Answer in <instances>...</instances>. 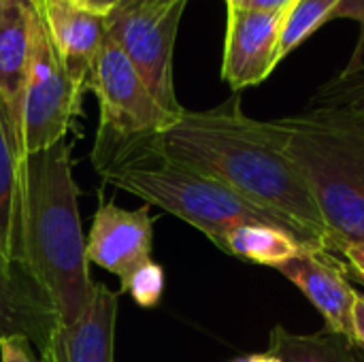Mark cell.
Returning a JSON list of instances; mask_svg holds the SVG:
<instances>
[{
    "label": "cell",
    "instance_id": "obj_1",
    "mask_svg": "<svg viewBox=\"0 0 364 362\" xmlns=\"http://www.w3.org/2000/svg\"><path fill=\"white\" fill-rule=\"evenodd\" d=\"M147 149L162 162L226 183L294 224L314 247L335 254L333 235L301 169L286 151L277 122L247 117L239 98L207 111L183 109L147 139Z\"/></svg>",
    "mask_w": 364,
    "mask_h": 362
},
{
    "label": "cell",
    "instance_id": "obj_2",
    "mask_svg": "<svg viewBox=\"0 0 364 362\" xmlns=\"http://www.w3.org/2000/svg\"><path fill=\"white\" fill-rule=\"evenodd\" d=\"M17 260L49 294L62 326H73L92 299L94 282L68 141L19 160Z\"/></svg>",
    "mask_w": 364,
    "mask_h": 362
},
{
    "label": "cell",
    "instance_id": "obj_3",
    "mask_svg": "<svg viewBox=\"0 0 364 362\" xmlns=\"http://www.w3.org/2000/svg\"><path fill=\"white\" fill-rule=\"evenodd\" d=\"M335 241L364 243V115L322 90L299 115L275 119Z\"/></svg>",
    "mask_w": 364,
    "mask_h": 362
},
{
    "label": "cell",
    "instance_id": "obj_4",
    "mask_svg": "<svg viewBox=\"0 0 364 362\" xmlns=\"http://www.w3.org/2000/svg\"><path fill=\"white\" fill-rule=\"evenodd\" d=\"M83 92L60 60L38 11L21 107V158L66 141L81 113Z\"/></svg>",
    "mask_w": 364,
    "mask_h": 362
},
{
    "label": "cell",
    "instance_id": "obj_5",
    "mask_svg": "<svg viewBox=\"0 0 364 362\" xmlns=\"http://www.w3.org/2000/svg\"><path fill=\"white\" fill-rule=\"evenodd\" d=\"M87 90L96 94L100 109L96 141L149 139L175 119L151 96L126 53L109 36L92 64Z\"/></svg>",
    "mask_w": 364,
    "mask_h": 362
},
{
    "label": "cell",
    "instance_id": "obj_6",
    "mask_svg": "<svg viewBox=\"0 0 364 362\" xmlns=\"http://www.w3.org/2000/svg\"><path fill=\"white\" fill-rule=\"evenodd\" d=\"M188 0L141 6L113 13L107 36L126 53L151 96L171 115H181L183 107L175 94L173 51L177 30Z\"/></svg>",
    "mask_w": 364,
    "mask_h": 362
},
{
    "label": "cell",
    "instance_id": "obj_7",
    "mask_svg": "<svg viewBox=\"0 0 364 362\" xmlns=\"http://www.w3.org/2000/svg\"><path fill=\"white\" fill-rule=\"evenodd\" d=\"M286 15L228 6L222 79L235 92L260 85L275 70Z\"/></svg>",
    "mask_w": 364,
    "mask_h": 362
},
{
    "label": "cell",
    "instance_id": "obj_8",
    "mask_svg": "<svg viewBox=\"0 0 364 362\" xmlns=\"http://www.w3.org/2000/svg\"><path fill=\"white\" fill-rule=\"evenodd\" d=\"M151 205L122 209L113 201H102L94 213L87 239V262L109 271L119 282L151 260L154 220Z\"/></svg>",
    "mask_w": 364,
    "mask_h": 362
},
{
    "label": "cell",
    "instance_id": "obj_9",
    "mask_svg": "<svg viewBox=\"0 0 364 362\" xmlns=\"http://www.w3.org/2000/svg\"><path fill=\"white\" fill-rule=\"evenodd\" d=\"M277 271L290 280L320 312L326 324L324 331L354 344L352 312L358 292L346 280V265L337 258V254L320 247H305L294 260Z\"/></svg>",
    "mask_w": 364,
    "mask_h": 362
},
{
    "label": "cell",
    "instance_id": "obj_10",
    "mask_svg": "<svg viewBox=\"0 0 364 362\" xmlns=\"http://www.w3.org/2000/svg\"><path fill=\"white\" fill-rule=\"evenodd\" d=\"M60 326L53 301L28 267L0 254V337H26L41 356Z\"/></svg>",
    "mask_w": 364,
    "mask_h": 362
},
{
    "label": "cell",
    "instance_id": "obj_11",
    "mask_svg": "<svg viewBox=\"0 0 364 362\" xmlns=\"http://www.w3.org/2000/svg\"><path fill=\"white\" fill-rule=\"evenodd\" d=\"M34 0H0V107L21 156V107L32 60Z\"/></svg>",
    "mask_w": 364,
    "mask_h": 362
},
{
    "label": "cell",
    "instance_id": "obj_12",
    "mask_svg": "<svg viewBox=\"0 0 364 362\" xmlns=\"http://www.w3.org/2000/svg\"><path fill=\"white\" fill-rule=\"evenodd\" d=\"M36 6L60 60L87 90L92 64L107 38L109 17L96 15L75 0H38Z\"/></svg>",
    "mask_w": 364,
    "mask_h": 362
},
{
    "label": "cell",
    "instance_id": "obj_13",
    "mask_svg": "<svg viewBox=\"0 0 364 362\" xmlns=\"http://www.w3.org/2000/svg\"><path fill=\"white\" fill-rule=\"evenodd\" d=\"M119 292L94 282L92 299L73 326H60L41 362H113Z\"/></svg>",
    "mask_w": 364,
    "mask_h": 362
},
{
    "label": "cell",
    "instance_id": "obj_14",
    "mask_svg": "<svg viewBox=\"0 0 364 362\" xmlns=\"http://www.w3.org/2000/svg\"><path fill=\"white\" fill-rule=\"evenodd\" d=\"M213 245L239 260L273 269H282L309 247L290 230L271 224H241L224 233Z\"/></svg>",
    "mask_w": 364,
    "mask_h": 362
},
{
    "label": "cell",
    "instance_id": "obj_15",
    "mask_svg": "<svg viewBox=\"0 0 364 362\" xmlns=\"http://www.w3.org/2000/svg\"><path fill=\"white\" fill-rule=\"evenodd\" d=\"M352 341L322 331L316 335H299L284 326L271 331L269 352L277 354L282 362H364Z\"/></svg>",
    "mask_w": 364,
    "mask_h": 362
},
{
    "label": "cell",
    "instance_id": "obj_16",
    "mask_svg": "<svg viewBox=\"0 0 364 362\" xmlns=\"http://www.w3.org/2000/svg\"><path fill=\"white\" fill-rule=\"evenodd\" d=\"M19 149L0 107V254L17 258Z\"/></svg>",
    "mask_w": 364,
    "mask_h": 362
},
{
    "label": "cell",
    "instance_id": "obj_17",
    "mask_svg": "<svg viewBox=\"0 0 364 362\" xmlns=\"http://www.w3.org/2000/svg\"><path fill=\"white\" fill-rule=\"evenodd\" d=\"M341 0H294L286 15V23L282 30L277 62H284L294 49H299L316 30L331 21L333 11Z\"/></svg>",
    "mask_w": 364,
    "mask_h": 362
},
{
    "label": "cell",
    "instance_id": "obj_18",
    "mask_svg": "<svg viewBox=\"0 0 364 362\" xmlns=\"http://www.w3.org/2000/svg\"><path fill=\"white\" fill-rule=\"evenodd\" d=\"M164 269L149 260L130 273L124 282H119V294H128L139 307L154 309L160 305L164 294Z\"/></svg>",
    "mask_w": 364,
    "mask_h": 362
},
{
    "label": "cell",
    "instance_id": "obj_19",
    "mask_svg": "<svg viewBox=\"0 0 364 362\" xmlns=\"http://www.w3.org/2000/svg\"><path fill=\"white\" fill-rule=\"evenodd\" d=\"M333 19H352L360 28L356 49L352 51L350 62H348V66L341 73V75H354V73H358V70L364 68V0H341L339 6L331 15V21Z\"/></svg>",
    "mask_w": 364,
    "mask_h": 362
},
{
    "label": "cell",
    "instance_id": "obj_20",
    "mask_svg": "<svg viewBox=\"0 0 364 362\" xmlns=\"http://www.w3.org/2000/svg\"><path fill=\"white\" fill-rule=\"evenodd\" d=\"M324 94L348 102L364 115V68L354 75H339L335 81L322 87Z\"/></svg>",
    "mask_w": 364,
    "mask_h": 362
},
{
    "label": "cell",
    "instance_id": "obj_21",
    "mask_svg": "<svg viewBox=\"0 0 364 362\" xmlns=\"http://www.w3.org/2000/svg\"><path fill=\"white\" fill-rule=\"evenodd\" d=\"M0 362H41L34 354V346L19 335L0 337Z\"/></svg>",
    "mask_w": 364,
    "mask_h": 362
},
{
    "label": "cell",
    "instance_id": "obj_22",
    "mask_svg": "<svg viewBox=\"0 0 364 362\" xmlns=\"http://www.w3.org/2000/svg\"><path fill=\"white\" fill-rule=\"evenodd\" d=\"M337 254L341 256L346 271H352L354 277L364 284V243H343Z\"/></svg>",
    "mask_w": 364,
    "mask_h": 362
},
{
    "label": "cell",
    "instance_id": "obj_23",
    "mask_svg": "<svg viewBox=\"0 0 364 362\" xmlns=\"http://www.w3.org/2000/svg\"><path fill=\"white\" fill-rule=\"evenodd\" d=\"M292 4H294V0H226V6H230V9L262 11V13L290 11Z\"/></svg>",
    "mask_w": 364,
    "mask_h": 362
},
{
    "label": "cell",
    "instance_id": "obj_24",
    "mask_svg": "<svg viewBox=\"0 0 364 362\" xmlns=\"http://www.w3.org/2000/svg\"><path fill=\"white\" fill-rule=\"evenodd\" d=\"M352 324H354V344L364 350V294L358 292L354 312H352Z\"/></svg>",
    "mask_w": 364,
    "mask_h": 362
},
{
    "label": "cell",
    "instance_id": "obj_25",
    "mask_svg": "<svg viewBox=\"0 0 364 362\" xmlns=\"http://www.w3.org/2000/svg\"><path fill=\"white\" fill-rule=\"evenodd\" d=\"M79 2L83 9L96 13V15H102V17H109L117 11V6L122 4V0H75Z\"/></svg>",
    "mask_w": 364,
    "mask_h": 362
},
{
    "label": "cell",
    "instance_id": "obj_26",
    "mask_svg": "<svg viewBox=\"0 0 364 362\" xmlns=\"http://www.w3.org/2000/svg\"><path fill=\"white\" fill-rule=\"evenodd\" d=\"M164 2H175V0H122V4L117 6L115 13L122 11H132V9H141V6H151V4H164ZM111 17V15H109Z\"/></svg>",
    "mask_w": 364,
    "mask_h": 362
},
{
    "label": "cell",
    "instance_id": "obj_27",
    "mask_svg": "<svg viewBox=\"0 0 364 362\" xmlns=\"http://www.w3.org/2000/svg\"><path fill=\"white\" fill-rule=\"evenodd\" d=\"M232 362H282V358L273 352H264V354H252V356H243Z\"/></svg>",
    "mask_w": 364,
    "mask_h": 362
},
{
    "label": "cell",
    "instance_id": "obj_28",
    "mask_svg": "<svg viewBox=\"0 0 364 362\" xmlns=\"http://www.w3.org/2000/svg\"><path fill=\"white\" fill-rule=\"evenodd\" d=\"M34 2H38V0H34Z\"/></svg>",
    "mask_w": 364,
    "mask_h": 362
}]
</instances>
